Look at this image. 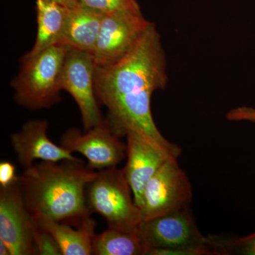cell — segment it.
Here are the masks:
<instances>
[{
	"label": "cell",
	"instance_id": "7402d4cb",
	"mask_svg": "<svg viewBox=\"0 0 255 255\" xmlns=\"http://www.w3.org/2000/svg\"><path fill=\"white\" fill-rule=\"evenodd\" d=\"M46 1H53L70 9L77 7L80 4L79 0H46Z\"/></svg>",
	"mask_w": 255,
	"mask_h": 255
},
{
	"label": "cell",
	"instance_id": "7c38bea8",
	"mask_svg": "<svg viewBox=\"0 0 255 255\" xmlns=\"http://www.w3.org/2000/svg\"><path fill=\"white\" fill-rule=\"evenodd\" d=\"M48 122L30 120L19 131L11 135V142L18 164L23 169L31 167L35 159L46 162L78 160L73 152L52 142L48 135Z\"/></svg>",
	"mask_w": 255,
	"mask_h": 255
},
{
	"label": "cell",
	"instance_id": "4fadbf2b",
	"mask_svg": "<svg viewBox=\"0 0 255 255\" xmlns=\"http://www.w3.org/2000/svg\"><path fill=\"white\" fill-rule=\"evenodd\" d=\"M104 16L80 3L70 9L61 45L93 54Z\"/></svg>",
	"mask_w": 255,
	"mask_h": 255
},
{
	"label": "cell",
	"instance_id": "7a4b0ae2",
	"mask_svg": "<svg viewBox=\"0 0 255 255\" xmlns=\"http://www.w3.org/2000/svg\"><path fill=\"white\" fill-rule=\"evenodd\" d=\"M97 171L83 160L41 161L18 177L23 201L36 220L77 223L87 215L86 189Z\"/></svg>",
	"mask_w": 255,
	"mask_h": 255
},
{
	"label": "cell",
	"instance_id": "603a6c76",
	"mask_svg": "<svg viewBox=\"0 0 255 255\" xmlns=\"http://www.w3.org/2000/svg\"><path fill=\"white\" fill-rule=\"evenodd\" d=\"M0 255H11L9 248L6 246L2 240L0 239Z\"/></svg>",
	"mask_w": 255,
	"mask_h": 255
},
{
	"label": "cell",
	"instance_id": "6da1fadb",
	"mask_svg": "<svg viewBox=\"0 0 255 255\" xmlns=\"http://www.w3.org/2000/svg\"><path fill=\"white\" fill-rule=\"evenodd\" d=\"M165 53L155 23L132 49L112 65H96L95 90L100 105L108 110L106 119L119 136L134 130L147 137L170 157L178 158L182 149L162 135L154 121L151 99L167 83Z\"/></svg>",
	"mask_w": 255,
	"mask_h": 255
},
{
	"label": "cell",
	"instance_id": "8fae6325",
	"mask_svg": "<svg viewBox=\"0 0 255 255\" xmlns=\"http://www.w3.org/2000/svg\"><path fill=\"white\" fill-rule=\"evenodd\" d=\"M126 136L127 162L124 168L134 202L141 210L147 182L165 161L172 157L139 132L128 130Z\"/></svg>",
	"mask_w": 255,
	"mask_h": 255
},
{
	"label": "cell",
	"instance_id": "277c9868",
	"mask_svg": "<svg viewBox=\"0 0 255 255\" xmlns=\"http://www.w3.org/2000/svg\"><path fill=\"white\" fill-rule=\"evenodd\" d=\"M138 232L145 255H213L191 208L142 221Z\"/></svg>",
	"mask_w": 255,
	"mask_h": 255
},
{
	"label": "cell",
	"instance_id": "9c48e42d",
	"mask_svg": "<svg viewBox=\"0 0 255 255\" xmlns=\"http://www.w3.org/2000/svg\"><path fill=\"white\" fill-rule=\"evenodd\" d=\"M105 119L103 124L84 132L71 128L64 132L60 145L86 157L89 168L97 171L117 167L127 157V144Z\"/></svg>",
	"mask_w": 255,
	"mask_h": 255
},
{
	"label": "cell",
	"instance_id": "ba28073f",
	"mask_svg": "<svg viewBox=\"0 0 255 255\" xmlns=\"http://www.w3.org/2000/svg\"><path fill=\"white\" fill-rule=\"evenodd\" d=\"M150 23L141 11L127 10L105 14L93 53L96 65L107 66L122 59Z\"/></svg>",
	"mask_w": 255,
	"mask_h": 255
},
{
	"label": "cell",
	"instance_id": "9a60e30c",
	"mask_svg": "<svg viewBox=\"0 0 255 255\" xmlns=\"http://www.w3.org/2000/svg\"><path fill=\"white\" fill-rule=\"evenodd\" d=\"M70 9L53 1L36 0V38L33 48L26 54L36 55L61 45Z\"/></svg>",
	"mask_w": 255,
	"mask_h": 255
},
{
	"label": "cell",
	"instance_id": "e0dca14e",
	"mask_svg": "<svg viewBox=\"0 0 255 255\" xmlns=\"http://www.w3.org/2000/svg\"><path fill=\"white\" fill-rule=\"evenodd\" d=\"M207 244L214 255H255V232L242 238L210 236Z\"/></svg>",
	"mask_w": 255,
	"mask_h": 255
},
{
	"label": "cell",
	"instance_id": "44dd1931",
	"mask_svg": "<svg viewBox=\"0 0 255 255\" xmlns=\"http://www.w3.org/2000/svg\"><path fill=\"white\" fill-rule=\"evenodd\" d=\"M226 119L231 122H250L255 123V108L240 107L230 110L226 114Z\"/></svg>",
	"mask_w": 255,
	"mask_h": 255
},
{
	"label": "cell",
	"instance_id": "d6986e66",
	"mask_svg": "<svg viewBox=\"0 0 255 255\" xmlns=\"http://www.w3.org/2000/svg\"><path fill=\"white\" fill-rule=\"evenodd\" d=\"M35 255H63L54 237L38 225L34 234Z\"/></svg>",
	"mask_w": 255,
	"mask_h": 255
},
{
	"label": "cell",
	"instance_id": "2e32d148",
	"mask_svg": "<svg viewBox=\"0 0 255 255\" xmlns=\"http://www.w3.org/2000/svg\"><path fill=\"white\" fill-rule=\"evenodd\" d=\"M146 249L136 230L127 231L108 227L96 235L92 244V255H145Z\"/></svg>",
	"mask_w": 255,
	"mask_h": 255
},
{
	"label": "cell",
	"instance_id": "52a82bcc",
	"mask_svg": "<svg viewBox=\"0 0 255 255\" xmlns=\"http://www.w3.org/2000/svg\"><path fill=\"white\" fill-rule=\"evenodd\" d=\"M95 68L92 53L69 48L62 70L61 88L78 106L85 131L103 124L106 119L96 97Z\"/></svg>",
	"mask_w": 255,
	"mask_h": 255
},
{
	"label": "cell",
	"instance_id": "5b68a950",
	"mask_svg": "<svg viewBox=\"0 0 255 255\" xmlns=\"http://www.w3.org/2000/svg\"><path fill=\"white\" fill-rule=\"evenodd\" d=\"M131 193L124 168L97 170L87 187V208L91 214L100 215L108 227L136 230L142 221L141 211L135 205Z\"/></svg>",
	"mask_w": 255,
	"mask_h": 255
},
{
	"label": "cell",
	"instance_id": "5bb4252c",
	"mask_svg": "<svg viewBox=\"0 0 255 255\" xmlns=\"http://www.w3.org/2000/svg\"><path fill=\"white\" fill-rule=\"evenodd\" d=\"M92 214L82 220L78 229L70 225L50 220H36L37 223L54 237L63 255H92V244L96 235L97 222Z\"/></svg>",
	"mask_w": 255,
	"mask_h": 255
},
{
	"label": "cell",
	"instance_id": "3957f363",
	"mask_svg": "<svg viewBox=\"0 0 255 255\" xmlns=\"http://www.w3.org/2000/svg\"><path fill=\"white\" fill-rule=\"evenodd\" d=\"M68 49V46L56 45L36 55H23L18 75L11 83L16 103L37 111L60 102L62 70Z\"/></svg>",
	"mask_w": 255,
	"mask_h": 255
},
{
	"label": "cell",
	"instance_id": "30bf717a",
	"mask_svg": "<svg viewBox=\"0 0 255 255\" xmlns=\"http://www.w3.org/2000/svg\"><path fill=\"white\" fill-rule=\"evenodd\" d=\"M36 220L23 201L18 181L0 187V239L6 243L11 255H35Z\"/></svg>",
	"mask_w": 255,
	"mask_h": 255
},
{
	"label": "cell",
	"instance_id": "ffe728a7",
	"mask_svg": "<svg viewBox=\"0 0 255 255\" xmlns=\"http://www.w3.org/2000/svg\"><path fill=\"white\" fill-rule=\"evenodd\" d=\"M19 176L16 175V167L9 161L0 162V187H5L17 182Z\"/></svg>",
	"mask_w": 255,
	"mask_h": 255
},
{
	"label": "cell",
	"instance_id": "8992f818",
	"mask_svg": "<svg viewBox=\"0 0 255 255\" xmlns=\"http://www.w3.org/2000/svg\"><path fill=\"white\" fill-rule=\"evenodd\" d=\"M192 187L187 174L171 157L165 161L146 185L141 210L142 221H146L189 209Z\"/></svg>",
	"mask_w": 255,
	"mask_h": 255
},
{
	"label": "cell",
	"instance_id": "ac0fdd59",
	"mask_svg": "<svg viewBox=\"0 0 255 255\" xmlns=\"http://www.w3.org/2000/svg\"><path fill=\"white\" fill-rule=\"evenodd\" d=\"M80 4L104 14L117 11H141L137 0H79Z\"/></svg>",
	"mask_w": 255,
	"mask_h": 255
}]
</instances>
